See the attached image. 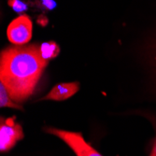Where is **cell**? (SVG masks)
I'll use <instances>...</instances> for the list:
<instances>
[{"label": "cell", "instance_id": "1", "mask_svg": "<svg viewBox=\"0 0 156 156\" xmlns=\"http://www.w3.org/2000/svg\"><path fill=\"white\" fill-rule=\"evenodd\" d=\"M0 79L16 103L24 101L35 91L48 62L42 59L39 46L9 48L1 52Z\"/></svg>", "mask_w": 156, "mask_h": 156}, {"label": "cell", "instance_id": "2", "mask_svg": "<svg viewBox=\"0 0 156 156\" xmlns=\"http://www.w3.org/2000/svg\"><path fill=\"white\" fill-rule=\"evenodd\" d=\"M44 131L63 140L77 156H103L85 141L82 134L80 132L67 131L54 127H46Z\"/></svg>", "mask_w": 156, "mask_h": 156}, {"label": "cell", "instance_id": "3", "mask_svg": "<svg viewBox=\"0 0 156 156\" xmlns=\"http://www.w3.org/2000/svg\"><path fill=\"white\" fill-rule=\"evenodd\" d=\"M23 138V127L15 122V117H2L0 122V151H9Z\"/></svg>", "mask_w": 156, "mask_h": 156}, {"label": "cell", "instance_id": "4", "mask_svg": "<svg viewBox=\"0 0 156 156\" xmlns=\"http://www.w3.org/2000/svg\"><path fill=\"white\" fill-rule=\"evenodd\" d=\"M32 22L26 15L14 19L9 25L7 36L11 43L17 46L27 43L32 37Z\"/></svg>", "mask_w": 156, "mask_h": 156}, {"label": "cell", "instance_id": "5", "mask_svg": "<svg viewBox=\"0 0 156 156\" xmlns=\"http://www.w3.org/2000/svg\"><path fill=\"white\" fill-rule=\"evenodd\" d=\"M80 89L79 82H66L60 83L50 91L47 95L42 97L40 100H51V101H64L69 97L73 96Z\"/></svg>", "mask_w": 156, "mask_h": 156}, {"label": "cell", "instance_id": "6", "mask_svg": "<svg viewBox=\"0 0 156 156\" xmlns=\"http://www.w3.org/2000/svg\"><path fill=\"white\" fill-rule=\"evenodd\" d=\"M60 49L59 46L54 41L44 42L39 46V52L43 60L49 62L51 59L56 57L59 54Z\"/></svg>", "mask_w": 156, "mask_h": 156}, {"label": "cell", "instance_id": "7", "mask_svg": "<svg viewBox=\"0 0 156 156\" xmlns=\"http://www.w3.org/2000/svg\"><path fill=\"white\" fill-rule=\"evenodd\" d=\"M0 107L10 108L15 109H23V108L10 97L9 93L8 92L7 88L2 82L0 83Z\"/></svg>", "mask_w": 156, "mask_h": 156}, {"label": "cell", "instance_id": "8", "mask_svg": "<svg viewBox=\"0 0 156 156\" xmlns=\"http://www.w3.org/2000/svg\"><path fill=\"white\" fill-rule=\"evenodd\" d=\"M147 56L149 57L150 64L156 75V36L151 40L147 47Z\"/></svg>", "mask_w": 156, "mask_h": 156}, {"label": "cell", "instance_id": "9", "mask_svg": "<svg viewBox=\"0 0 156 156\" xmlns=\"http://www.w3.org/2000/svg\"><path fill=\"white\" fill-rule=\"evenodd\" d=\"M9 5L14 11L18 13L23 12L28 9L27 5L22 0H9Z\"/></svg>", "mask_w": 156, "mask_h": 156}, {"label": "cell", "instance_id": "10", "mask_svg": "<svg viewBox=\"0 0 156 156\" xmlns=\"http://www.w3.org/2000/svg\"><path fill=\"white\" fill-rule=\"evenodd\" d=\"M40 6L47 10H52L55 9L56 3L54 0H40Z\"/></svg>", "mask_w": 156, "mask_h": 156}, {"label": "cell", "instance_id": "11", "mask_svg": "<svg viewBox=\"0 0 156 156\" xmlns=\"http://www.w3.org/2000/svg\"><path fill=\"white\" fill-rule=\"evenodd\" d=\"M153 122V125H154V128H155V131H156V120H153L152 121ZM149 156H156V135L152 140V145H151V153Z\"/></svg>", "mask_w": 156, "mask_h": 156}]
</instances>
